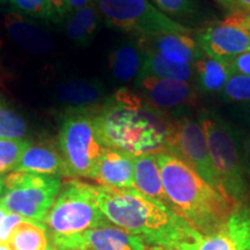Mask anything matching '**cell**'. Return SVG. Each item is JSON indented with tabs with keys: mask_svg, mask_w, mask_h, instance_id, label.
<instances>
[{
	"mask_svg": "<svg viewBox=\"0 0 250 250\" xmlns=\"http://www.w3.org/2000/svg\"><path fill=\"white\" fill-rule=\"evenodd\" d=\"M100 210L115 226L138 236L149 247L179 250L201 234L179 213L136 189L94 186Z\"/></svg>",
	"mask_w": 250,
	"mask_h": 250,
	"instance_id": "6da1fadb",
	"label": "cell"
},
{
	"mask_svg": "<svg viewBox=\"0 0 250 250\" xmlns=\"http://www.w3.org/2000/svg\"><path fill=\"white\" fill-rule=\"evenodd\" d=\"M174 117L155 110L142 96L122 88L96 111V124L105 147L133 155L166 151Z\"/></svg>",
	"mask_w": 250,
	"mask_h": 250,
	"instance_id": "7a4b0ae2",
	"label": "cell"
},
{
	"mask_svg": "<svg viewBox=\"0 0 250 250\" xmlns=\"http://www.w3.org/2000/svg\"><path fill=\"white\" fill-rule=\"evenodd\" d=\"M162 183L171 208L201 235L220 226L235 204L218 192L186 162L169 152H158Z\"/></svg>",
	"mask_w": 250,
	"mask_h": 250,
	"instance_id": "3957f363",
	"label": "cell"
},
{
	"mask_svg": "<svg viewBox=\"0 0 250 250\" xmlns=\"http://www.w3.org/2000/svg\"><path fill=\"white\" fill-rule=\"evenodd\" d=\"M42 224L55 243L110 223L96 203L94 184L67 180L62 182L55 203Z\"/></svg>",
	"mask_w": 250,
	"mask_h": 250,
	"instance_id": "277c9868",
	"label": "cell"
},
{
	"mask_svg": "<svg viewBox=\"0 0 250 250\" xmlns=\"http://www.w3.org/2000/svg\"><path fill=\"white\" fill-rule=\"evenodd\" d=\"M198 121L204 130L211 160L223 188L233 204L250 201V184L240 158L237 131L213 112L202 110Z\"/></svg>",
	"mask_w": 250,
	"mask_h": 250,
	"instance_id": "5b68a950",
	"label": "cell"
},
{
	"mask_svg": "<svg viewBox=\"0 0 250 250\" xmlns=\"http://www.w3.org/2000/svg\"><path fill=\"white\" fill-rule=\"evenodd\" d=\"M99 108H71L62 116L58 134L59 153L70 177L93 180L95 174L105 148L96 124Z\"/></svg>",
	"mask_w": 250,
	"mask_h": 250,
	"instance_id": "8992f818",
	"label": "cell"
},
{
	"mask_svg": "<svg viewBox=\"0 0 250 250\" xmlns=\"http://www.w3.org/2000/svg\"><path fill=\"white\" fill-rule=\"evenodd\" d=\"M108 27L136 40L161 33L191 34V28L162 13L149 0H94Z\"/></svg>",
	"mask_w": 250,
	"mask_h": 250,
	"instance_id": "52a82bcc",
	"label": "cell"
},
{
	"mask_svg": "<svg viewBox=\"0 0 250 250\" xmlns=\"http://www.w3.org/2000/svg\"><path fill=\"white\" fill-rule=\"evenodd\" d=\"M4 182L0 205L7 212L37 223L45 218L62 184V177L23 171H12Z\"/></svg>",
	"mask_w": 250,
	"mask_h": 250,
	"instance_id": "ba28073f",
	"label": "cell"
},
{
	"mask_svg": "<svg viewBox=\"0 0 250 250\" xmlns=\"http://www.w3.org/2000/svg\"><path fill=\"white\" fill-rule=\"evenodd\" d=\"M166 152L171 153L186 162L218 192L225 196L211 160L204 130L198 118L195 120L187 114L174 117Z\"/></svg>",
	"mask_w": 250,
	"mask_h": 250,
	"instance_id": "9c48e42d",
	"label": "cell"
},
{
	"mask_svg": "<svg viewBox=\"0 0 250 250\" xmlns=\"http://www.w3.org/2000/svg\"><path fill=\"white\" fill-rule=\"evenodd\" d=\"M137 94L155 110L171 117L186 115L198 103L197 86L187 81L139 76L134 80Z\"/></svg>",
	"mask_w": 250,
	"mask_h": 250,
	"instance_id": "30bf717a",
	"label": "cell"
},
{
	"mask_svg": "<svg viewBox=\"0 0 250 250\" xmlns=\"http://www.w3.org/2000/svg\"><path fill=\"white\" fill-rule=\"evenodd\" d=\"M196 41L204 55L228 62L250 51V27L241 15H230L226 20L203 27Z\"/></svg>",
	"mask_w": 250,
	"mask_h": 250,
	"instance_id": "8fae6325",
	"label": "cell"
},
{
	"mask_svg": "<svg viewBox=\"0 0 250 250\" xmlns=\"http://www.w3.org/2000/svg\"><path fill=\"white\" fill-rule=\"evenodd\" d=\"M179 250H250V201L235 204L220 226Z\"/></svg>",
	"mask_w": 250,
	"mask_h": 250,
	"instance_id": "7c38bea8",
	"label": "cell"
},
{
	"mask_svg": "<svg viewBox=\"0 0 250 250\" xmlns=\"http://www.w3.org/2000/svg\"><path fill=\"white\" fill-rule=\"evenodd\" d=\"M57 249L80 248L86 250H147V245L126 230L109 224L88 232L54 243Z\"/></svg>",
	"mask_w": 250,
	"mask_h": 250,
	"instance_id": "4fadbf2b",
	"label": "cell"
},
{
	"mask_svg": "<svg viewBox=\"0 0 250 250\" xmlns=\"http://www.w3.org/2000/svg\"><path fill=\"white\" fill-rule=\"evenodd\" d=\"M136 41L144 51L155 52L181 64H192L204 56L191 34L161 33Z\"/></svg>",
	"mask_w": 250,
	"mask_h": 250,
	"instance_id": "5bb4252c",
	"label": "cell"
},
{
	"mask_svg": "<svg viewBox=\"0 0 250 250\" xmlns=\"http://www.w3.org/2000/svg\"><path fill=\"white\" fill-rule=\"evenodd\" d=\"M134 156L122 149L105 147L93 180L115 189H134Z\"/></svg>",
	"mask_w": 250,
	"mask_h": 250,
	"instance_id": "9a60e30c",
	"label": "cell"
},
{
	"mask_svg": "<svg viewBox=\"0 0 250 250\" xmlns=\"http://www.w3.org/2000/svg\"><path fill=\"white\" fill-rule=\"evenodd\" d=\"M4 26L11 39L31 54L46 55L55 48L51 36L29 22L20 13H6Z\"/></svg>",
	"mask_w": 250,
	"mask_h": 250,
	"instance_id": "2e32d148",
	"label": "cell"
},
{
	"mask_svg": "<svg viewBox=\"0 0 250 250\" xmlns=\"http://www.w3.org/2000/svg\"><path fill=\"white\" fill-rule=\"evenodd\" d=\"M14 171L70 177L61 153L51 146L30 144L23 152Z\"/></svg>",
	"mask_w": 250,
	"mask_h": 250,
	"instance_id": "e0dca14e",
	"label": "cell"
},
{
	"mask_svg": "<svg viewBox=\"0 0 250 250\" xmlns=\"http://www.w3.org/2000/svg\"><path fill=\"white\" fill-rule=\"evenodd\" d=\"M134 189L174 211L166 195L156 153L134 156Z\"/></svg>",
	"mask_w": 250,
	"mask_h": 250,
	"instance_id": "ac0fdd59",
	"label": "cell"
},
{
	"mask_svg": "<svg viewBox=\"0 0 250 250\" xmlns=\"http://www.w3.org/2000/svg\"><path fill=\"white\" fill-rule=\"evenodd\" d=\"M145 51L137 41H124L109 55V71L118 83L136 80L142 72Z\"/></svg>",
	"mask_w": 250,
	"mask_h": 250,
	"instance_id": "d6986e66",
	"label": "cell"
},
{
	"mask_svg": "<svg viewBox=\"0 0 250 250\" xmlns=\"http://www.w3.org/2000/svg\"><path fill=\"white\" fill-rule=\"evenodd\" d=\"M56 98L72 108H99L107 100V93L101 81L80 79L58 85Z\"/></svg>",
	"mask_w": 250,
	"mask_h": 250,
	"instance_id": "ffe728a7",
	"label": "cell"
},
{
	"mask_svg": "<svg viewBox=\"0 0 250 250\" xmlns=\"http://www.w3.org/2000/svg\"><path fill=\"white\" fill-rule=\"evenodd\" d=\"M192 68L195 71L197 88L208 94L223 92L229 78L234 74L228 62L206 55L192 62Z\"/></svg>",
	"mask_w": 250,
	"mask_h": 250,
	"instance_id": "44dd1931",
	"label": "cell"
},
{
	"mask_svg": "<svg viewBox=\"0 0 250 250\" xmlns=\"http://www.w3.org/2000/svg\"><path fill=\"white\" fill-rule=\"evenodd\" d=\"M12 250H57L44 225L24 219L8 237Z\"/></svg>",
	"mask_w": 250,
	"mask_h": 250,
	"instance_id": "7402d4cb",
	"label": "cell"
},
{
	"mask_svg": "<svg viewBox=\"0 0 250 250\" xmlns=\"http://www.w3.org/2000/svg\"><path fill=\"white\" fill-rule=\"evenodd\" d=\"M139 76H152L161 79L196 83L192 64H181L151 51H145V59Z\"/></svg>",
	"mask_w": 250,
	"mask_h": 250,
	"instance_id": "603a6c76",
	"label": "cell"
},
{
	"mask_svg": "<svg viewBox=\"0 0 250 250\" xmlns=\"http://www.w3.org/2000/svg\"><path fill=\"white\" fill-rule=\"evenodd\" d=\"M99 11L94 0L83 8L71 12L65 23L67 36L79 45H88L99 27Z\"/></svg>",
	"mask_w": 250,
	"mask_h": 250,
	"instance_id": "cb8c5ba5",
	"label": "cell"
},
{
	"mask_svg": "<svg viewBox=\"0 0 250 250\" xmlns=\"http://www.w3.org/2000/svg\"><path fill=\"white\" fill-rule=\"evenodd\" d=\"M27 131L24 118L0 98V139H23Z\"/></svg>",
	"mask_w": 250,
	"mask_h": 250,
	"instance_id": "d4e9b609",
	"label": "cell"
},
{
	"mask_svg": "<svg viewBox=\"0 0 250 250\" xmlns=\"http://www.w3.org/2000/svg\"><path fill=\"white\" fill-rule=\"evenodd\" d=\"M31 144L27 139H0V176L14 171L26 148Z\"/></svg>",
	"mask_w": 250,
	"mask_h": 250,
	"instance_id": "484cf974",
	"label": "cell"
},
{
	"mask_svg": "<svg viewBox=\"0 0 250 250\" xmlns=\"http://www.w3.org/2000/svg\"><path fill=\"white\" fill-rule=\"evenodd\" d=\"M151 2L171 19L195 20L201 11L198 0H151Z\"/></svg>",
	"mask_w": 250,
	"mask_h": 250,
	"instance_id": "4316f807",
	"label": "cell"
},
{
	"mask_svg": "<svg viewBox=\"0 0 250 250\" xmlns=\"http://www.w3.org/2000/svg\"><path fill=\"white\" fill-rule=\"evenodd\" d=\"M17 11L40 20L57 21L58 17L48 0H9Z\"/></svg>",
	"mask_w": 250,
	"mask_h": 250,
	"instance_id": "83f0119b",
	"label": "cell"
},
{
	"mask_svg": "<svg viewBox=\"0 0 250 250\" xmlns=\"http://www.w3.org/2000/svg\"><path fill=\"white\" fill-rule=\"evenodd\" d=\"M226 102H250V77L233 74L221 92Z\"/></svg>",
	"mask_w": 250,
	"mask_h": 250,
	"instance_id": "f1b7e54d",
	"label": "cell"
},
{
	"mask_svg": "<svg viewBox=\"0 0 250 250\" xmlns=\"http://www.w3.org/2000/svg\"><path fill=\"white\" fill-rule=\"evenodd\" d=\"M237 144L243 170L250 184V132L241 136V133L237 131Z\"/></svg>",
	"mask_w": 250,
	"mask_h": 250,
	"instance_id": "f546056e",
	"label": "cell"
},
{
	"mask_svg": "<svg viewBox=\"0 0 250 250\" xmlns=\"http://www.w3.org/2000/svg\"><path fill=\"white\" fill-rule=\"evenodd\" d=\"M23 220L24 218L20 217V215L8 212L2 220L1 225H0V243H7L8 237L13 233L15 227L20 223H22Z\"/></svg>",
	"mask_w": 250,
	"mask_h": 250,
	"instance_id": "4dcf8cb0",
	"label": "cell"
},
{
	"mask_svg": "<svg viewBox=\"0 0 250 250\" xmlns=\"http://www.w3.org/2000/svg\"><path fill=\"white\" fill-rule=\"evenodd\" d=\"M230 15L250 14V0H217Z\"/></svg>",
	"mask_w": 250,
	"mask_h": 250,
	"instance_id": "1f68e13d",
	"label": "cell"
},
{
	"mask_svg": "<svg viewBox=\"0 0 250 250\" xmlns=\"http://www.w3.org/2000/svg\"><path fill=\"white\" fill-rule=\"evenodd\" d=\"M234 74L250 77V51H246L243 54L234 57L232 61L228 62Z\"/></svg>",
	"mask_w": 250,
	"mask_h": 250,
	"instance_id": "d6a6232c",
	"label": "cell"
},
{
	"mask_svg": "<svg viewBox=\"0 0 250 250\" xmlns=\"http://www.w3.org/2000/svg\"><path fill=\"white\" fill-rule=\"evenodd\" d=\"M48 1L50 2V5H51L52 9H54V12L58 18L71 13L68 0H48Z\"/></svg>",
	"mask_w": 250,
	"mask_h": 250,
	"instance_id": "836d02e7",
	"label": "cell"
},
{
	"mask_svg": "<svg viewBox=\"0 0 250 250\" xmlns=\"http://www.w3.org/2000/svg\"><path fill=\"white\" fill-rule=\"evenodd\" d=\"M92 1L93 0H68V4H70L71 12H74L80 8H83Z\"/></svg>",
	"mask_w": 250,
	"mask_h": 250,
	"instance_id": "e575fe53",
	"label": "cell"
},
{
	"mask_svg": "<svg viewBox=\"0 0 250 250\" xmlns=\"http://www.w3.org/2000/svg\"><path fill=\"white\" fill-rule=\"evenodd\" d=\"M243 112H245L246 117L250 121V102H246L243 104Z\"/></svg>",
	"mask_w": 250,
	"mask_h": 250,
	"instance_id": "d590c367",
	"label": "cell"
},
{
	"mask_svg": "<svg viewBox=\"0 0 250 250\" xmlns=\"http://www.w3.org/2000/svg\"><path fill=\"white\" fill-rule=\"evenodd\" d=\"M5 176H0V199H1L2 195H4V189H5Z\"/></svg>",
	"mask_w": 250,
	"mask_h": 250,
	"instance_id": "8d00e7d4",
	"label": "cell"
},
{
	"mask_svg": "<svg viewBox=\"0 0 250 250\" xmlns=\"http://www.w3.org/2000/svg\"><path fill=\"white\" fill-rule=\"evenodd\" d=\"M7 213H8V212L6 211L1 205H0V225H1L2 220H4V218L6 217V214H7Z\"/></svg>",
	"mask_w": 250,
	"mask_h": 250,
	"instance_id": "74e56055",
	"label": "cell"
},
{
	"mask_svg": "<svg viewBox=\"0 0 250 250\" xmlns=\"http://www.w3.org/2000/svg\"><path fill=\"white\" fill-rule=\"evenodd\" d=\"M241 17L243 18V20H245V22L250 27V14H248V15H241Z\"/></svg>",
	"mask_w": 250,
	"mask_h": 250,
	"instance_id": "f35d334b",
	"label": "cell"
},
{
	"mask_svg": "<svg viewBox=\"0 0 250 250\" xmlns=\"http://www.w3.org/2000/svg\"><path fill=\"white\" fill-rule=\"evenodd\" d=\"M0 250H12L7 243H0Z\"/></svg>",
	"mask_w": 250,
	"mask_h": 250,
	"instance_id": "ab89813d",
	"label": "cell"
},
{
	"mask_svg": "<svg viewBox=\"0 0 250 250\" xmlns=\"http://www.w3.org/2000/svg\"><path fill=\"white\" fill-rule=\"evenodd\" d=\"M147 250H167V249L161 248V247H149V248H147Z\"/></svg>",
	"mask_w": 250,
	"mask_h": 250,
	"instance_id": "60d3db41",
	"label": "cell"
},
{
	"mask_svg": "<svg viewBox=\"0 0 250 250\" xmlns=\"http://www.w3.org/2000/svg\"><path fill=\"white\" fill-rule=\"evenodd\" d=\"M57 250H86V249H80V248H62V249H57Z\"/></svg>",
	"mask_w": 250,
	"mask_h": 250,
	"instance_id": "b9f144b4",
	"label": "cell"
},
{
	"mask_svg": "<svg viewBox=\"0 0 250 250\" xmlns=\"http://www.w3.org/2000/svg\"><path fill=\"white\" fill-rule=\"evenodd\" d=\"M2 81H4V79H2V76H1V71H0V85H2Z\"/></svg>",
	"mask_w": 250,
	"mask_h": 250,
	"instance_id": "7bdbcfd3",
	"label": "cell"
},
{
	"mask_svg": "<svg viewBox=\"0 0 250 250\" xmlns=\"http://www.w3.org/2000/svg\"><path fill=\"white\" fill-rule=\"evenodd\" d=\"M5 1H7V0H0V2H5Z\"/></svg>",
	"mask_w": 250,
	"mask_h": 250,
	"instance_id": "ee69618b",
	"label": "cell"
}]
</instances>
